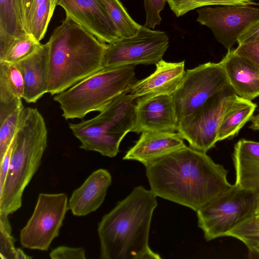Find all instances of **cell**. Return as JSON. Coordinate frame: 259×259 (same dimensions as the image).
I'll use <instances>...</instances> for the list:
<instances>
[{
  "instance_id": "1",
  "label": "cell",
  "mask_w": 259,
  "mask_h": 259,
  "mask_svg": "<svg viewBox=\"0 0 259 259\" xmlns=\"http://www.w3.org/2000/svg\"><path fill=\"white\" fill-rule=\"evenodd\" d=\"M157 196L197 211L231 189L228 171L206 152L185 146L146 167Z\"/></svg>"
},
{
  "instance_id": "2",
  "label": "cell",
  "mask_w": 259,
  "mask_h": 259,
  "mask_svg": "<svg viewBox=\"0 0 259 259\" xmlns=\"http://www.w3.org/2000/svg\"><path fill=\"white\" fill-rule=\"evenodd\" d=\"M156 196L142 186L105 214L98 224L102 259H159L149 245Z\"/></svg>"
},
{
  "instance_id": "3",
  "label": "cell",
  "mask_w": 259,
  "mask_h": 259,
  "mask_svg": "<svg viewBox=\"0 0 259 259\" xmlns=\"http://www.w3.org/2000/svg\"><path fill=\"white\" fill-rule=\"evenodd\" d=\"M48 93H62L103 69L108 44L66 16L49 41Z\"/></svg>"
},
{
  "instance_id": "4",
  "label": "cell",
  "mask_w": 259,
  "mask_h": 259,
  "mask_svg": "<svg viewBox=\"0 0 259 259\" xmlns=\"http://www.w3.org/2000/svg\"><path fill=\"white\" fill-rule=\"evenodd\" d=\"M47 141L41 114L36 108L24 107L13 139L6 180L0 190V212L9 215L21 207L23 192L40 164Z\"/></svg>"
},
{
  "instance_id": "5",
  "label": "cell",
  "mask_w": 259,
  "mask_h": 259,
  "mask_svg": "<svg viewBox=\"0 0 259 259\" xmlns=\"http://www.w3.org/2000/svg\"><path fill=\"white\" fill-rule=\"evenodd\" d=\"M136 81L135 66L103 68L56 95L54 100L66 120L82 119L89 113L103 110Z\"/></svg>"
},
{
  "instance_id": "6",
  "label": "cell",
  "mask_w": 259,
  "mask_h": 259,
  "mask_svg": "<svg viewBox=\"0 0 259 259\" xmlns=\"http://www.w3.org/2000/svg\"><path fill=\"white\" fill-rule=\"evenodd\" d=\"M136 100L126 93L115 99L96 116L69 128L80 142V148L114 157L120 144L134 126Z\"/></svg>"
},
{
  "instance_id": "7",
  "label": "cell",
  "mask_w": 259,
  "mask_h": 259,
  "mask_svg": "<svg viewBox=\"0 0 259 259\" xmlns=\"http://www.w3.org/2000/svg\"><path fill=\"white\" fill-rule=\"evenodd\" d=\"M257 197L252 191L233 185L198 210V226L206 240L226 236L237 225L255 215Z\"/></svg>"
},
{
  "instance_id": "8",
  "label": "cell",
  "mask_w": 259,
  "mask_h": 259,
  "mask_svg": "<svg viewBox=\"0 0 259 259\" xmlns=\"http://www.w3.org/2000/svg\"><path fill=\"white\" fill-rule=\"evenodd\" d=\"M237 95L229 85L178 123L177 132L189 146L206 152L218 142L220 123Z\"/></svg>"
},
{
  "instance_id": "9",
  "label": "cell",
  "mask_w": 259,
  "mask_h": 259,
  "mask_svg": "<svg viewBox=\"0 0 259 259\" xmlns=\"http://www.w3.org/2000/svg\"><path fill=\"white\" fill-rule=\"evenodd\" d=\"M229 85L221 61L186 70L182 83L172 95L178 123Z\"/></svg>"
},
{
  "instance_id": "10",
  "label": "cell",
  "mask_w": 259,
  "mask_h": 259,
  "mask_svg": "<svg viewBox=\"0 0 259 259\" xmlns=\"http://www.w3.org/2000/svg\"><path fill=\"white\" fill-rule=\"evenodd\" d=\"M168 44L165 32L142 26L136 35L120 37L108 44L103 68L156 64L162 59Z\"/></svg>"
},
{
  "instance_id": "11",
  "label": "cell",
  "mask_w": 259,
  "mask_h": 259,
  "mask_svg": "<svg viewBox=\"0 0 259 259\" xmlns=\"http://www.w3.org/2000/svg\"><path fill=\"white\" fill-rule=\"evenodd\" d=\"M68 210L66 194H39L32 215L20 231L21 245L30 249L48 250L59 236Z\"/></svg>"
},
{
  "instance_id": "12",
  "label": "cell",
  "mask_w": 259,
  "mask_h": 259,
  "mask_svg": "<svg viewBox=\"0 0 259 259\" xmlns=\"http://www.w3.org/2000/svg\"><path fill=\"white\" fill-rule=\"evenodd\" d=\"M197 11V21L208 27L217 41L228 50L247 29L259 21V8L251 5L207 6Z\"/></svg>"
},
{
  "instance_id": "13",
  "label": "cell",
  "mask_w": 259,
  "mask_h": 259,
  "mask_svg": "<svg viewBox=\"0 0 259 259\" xmlns=\"http://www.w3.org/2000/svg\"><path fill=\"white\" fill-rule=\"evenodd\" d=\"M57 6L100 40L110 44L120 38L117 29L100 0H58Z\"/></svg>"
},
{
  "instance_id": "14",
  "label": "cell",
  "mask_w": 259,
  "mask_h": 259,
  "mask_svg": "<svg viewBox=\"0 0 259 259\" xmlns=\"http://www.w3.org/2000/svg\"><path fill=\"white\" fill-rule=\"evenodd\" d=\"M178 126L172 95H159L136 99L132 132H175Z\"/></svg>"
},
{
  "instance_id": "15",
  "label": "cell",
  "mask_w": 259,
  "mask_h": 259,
  "mask_svg": "<svg viewBox=\"0 0 259 259\" xmlns=\"http://www.w3.org/2000/svg\"><path fill=\"white\" fill-rule=\"evenodd\" d=\"M155 65L154 72L131 84L125 93L135 100L159 95H173L184 77L185 61L168 62L162 59Z\"/></svg>"
},
{
  "instance_id": "16",
  "label": "cell",
  "mask_w": 259,
  "mask_h": 259,
  "mask_svg": "<svg viewBox=\"0 0 259 259\" xmlns=\"http://www.w3.org/2000/svg\"><path fill=\"white\" fill-rule=\"evenodd\" d=\"M186 146L177 132L145 131L123 157L148 166L161 157Z\"/></svg>"
},
{
  "instance_id": "17",
  "label": "cell",
  "mask_w": 259,
  "mask_h": 259,
  "mask_svg": "<svg viewBox=\"0 0 259 259\" xmlns=\"http://www.w3.org/2000/svg\"><path fill=\"white\" fill-rule=\"evenodd\" d=\"M49 44L41 45L31 55L16 63L24 80L23 99L34 103L48 93Z\"/></svg>"
},
{
  "instance_id": "18",
  "label": "cell",
  "mask_w": 259,
  "mask_h": 259,
  "mask_svg": "<svg viewBox=\"0 0 259 259\" xmlns=\"http://www.w3.org/2000/svg\"><path fill=\"white\" fill-rule=\"evenodd\" d=\"M111 182V175L107 170H96L72 192L68 200L69 209L77 217L97 210L103 203Z\"/></svg>"
},
{
  "instance_id": "19",
  "label": "cell",
  "mask_w": 259,
  "mask_h": 259,
  "mask_svg": "<svg viewBox=\"0 0 259 259\" xmlns=\"http://www.w3.org/2000/svg\"><path fill=\"white\" fill-rule=\"evenodd\" d=\"M229 84L239 97L252 101L259 96V68L228 50L221 61Z\"/></svg>"
},
{
  "instance_id": "20",
  "label": "cell",
  "mask_w": 259,
  "mask_h": 259,
  "mask_svg": "<svg viewBox=\"0 0 259 259\" xmlns=\"http://www.w3.org/2000/svg\"><path fill=\"white\" fill-rule=\"evenodd\" d=\"M233 161L237 186L255 193L257 197L255 215H259V142L239 140L234 146Z\"/></svg>"
},
{
  "instance_id": "21",
  "label": "cell",
  "mask_w": 259,
  "mask_h": 259,
  "mask_svg": "<svg viewBox=\"0 0 259 259\" xmlns=\"http://www.w3.org/2000/svg\"><path fill=\"white\" fill-rule=\"evenodd\" d=\"M27 33L21 19L18 0H0V60L16 39Z\"/></svg>"
},
{
  "instance_id": "22",
  "label": "cell",
  "mask_w": 259,
  "mask_h": 259,
  "mask_svg": "<svg viewBox=\"0 0 259 259\" xmlns=\"http://www.w3.org/2000/svg\"><path fill=\"white\" fill-rule=\"evenodd\" d=\"M256 106L251 101L237 96L224 113L218 131V142L236 136L250 120Z\"/></svg>"
},
{
  "instance_id": "23",
  "label": "cell",
  "mask_w": 259,
  "mask_h": 259,
  "mask_svg": "<svg viewBox=\"0 0 259 259\" xmlns=\"http://www.w3.org/2000/svg\"><path fill=\"white\" fill-rule=\"evenodd\" d=\"M24 80L16 64L0 61V102L23 99Z\"/></svg>"
},
{
  "instance_id": "24",
  "label": "cell",
  "mask_w": 259,
  "mask_h": 259,
  "mask_svg": "<svg viewBox=\"0 0 259 259\" xmlns=\"http://www.w3.org/2000/svg\"><path fill=\"white\" fill-rule=\"evenodd\" d=\"M114 23L120 37L136 35L142 25L130 16L119 0H100Z\"/></svg>"
},
{
  "instance_id": "25",
  "label": "cell",
  "mask_w": 259,
  "mask_h": 259,
  "mask_svg": "<svg viewBox=\"0 0 259 259\" xmlns=\"http://www.w3.org/2000/svg\"><path fill=\"white\" fill-rule=\"evenodd\" d=\"M50 0H33L29 16V31L38 41L44 38L50 21Z\"/></svg>"
},
{
  "instance_id": "26",
  "label": "cell",
  "mask_w": 259,
  "mask_h": 259,
  "mask_svg": "<svg viewBox=\"0 0 259 259\" xmlns=\"http://www.w3.org/2000/svg\"><path fill=\"white\" fill-rule=\"evenodd\" d=\"M254 0H167L171 10L180 17L188 12L203 7L212 5H251Z\"/></svg>"
},
{
  "instance_id": "27",
  "label": "cell",
  "mask_w": 259,
  "mask_h": 259,
  "mask_svg": "<svg viewBox=\"0 0 259 259\" xmlns=\"http://www.w3.org/2000/svg\"><path fill=\"white\" fill-rule=\"evenodd\" d=\"M41 45L31 34L27 33L13 42L1 61L16 64L33 54Z\"/></svg>"
},
{
  "instance_id": "28",
  "label": "cell",
  "mask_w": 259,
  "mask_h": 259,
  "mask_svg": "<svg viewBox=\"0 0 259 259\" xmlns=\"http://www.w3.org/2000/svg\"><path fill=\"white\" fill-rule=\"evenodd\" d=\"M226 236L241 241L248 250L259 243V220L254 215L237 225Z\"/></svg>"
},
{
  "instance_id": "29",
  "label": "cell",
  "mask_w": 259,
  "mask_h": 259,
  "mask_svg": "<svg viewBox=\"0 0 259 259\" xmlns=\"http://www.w3.org/2000/svg\"><path fill=\"white\" fill-rule=\"evenodd\" d=\"M17 109L0 121V160L3 157L15 136L21 110Z\"/></svg>"
},
{
  "instance_id": "30",
  "label": "cell",
  "mask_w": 259,
  "mask_h": 259,
  "mask_svg": "<svg viewBox=\"0 0 259 259\" xmlns=\"http://www.w3.org/2000/svg\"><path fill=\"white\" fill-rule=\"evenodd\" d=\"M166 2L167 0H144L146 15L144 26L153 29L160 24V12Z\"/></svg>"
},
{
  "instance_id": "31",
  "label": "cell",
  "mask_w": 259,
  "mask_h": 259,
  "mask_svg": "<svg viewBox=\"0 0 259 259\" xmlns=\"http://www.w3.org/2000/svg\"><path fill=\"white\" fill-rule=\"evenodd\" d=\"M234 52L259 68V37L238 45Z\"/></svg>"
},
{
  "instance_id": "32",
  "label": "cell",
  "mask_w": 259,
  "mask_h": 259,
  "mask_svg": "<svg viewBox=\"0 0 259 259\" xmlns=\"http://www.w3.org/2000/svg\"><path fill=\"white\" fill-rule=\"evenodd\" d=\"M12 231L0 228V256L2 259H15V239Z\"/></svg>"
},
{
  "instance_id": "33",
  "label": "cell",
  "mask_w": 259,
  "mask_h": 259,
  "mask_svg": "<svg viewBox=\"0 0 259 259\" xmlns=\"http://www.w3.org/2000/svg\"><path fill=\"white\" fill-rule=\"evenodd\" d=\"M52 259H84L85 251L82 247H72L60 246L50 253Z\"/></svg>"
},
{
  "instance_id": "34",
  "label": "cell",
  "mask_w": 259,
  "mask_h": 259,
  "mask_svg": "<svg viewBox=\"0 0 259 259\" xmlns=\"http://www.w3.org/2000/svg\"><path fill=\"white\" fill-rule=\"evenodd\" d=\"M13 146V140L10 144L5 154L2 158V159L0 160V190H1L3 188L6 180L10 163Z\"/></svg>"
},
{
  "instance_id": "35",
  "label": "cell",
  "mask_w": 259,
  "mask_h": 259,
  "mask_svg": "<svg viewBox=\"0 0 259 259\" xmlns=\"http://www.w3.org/2000/svg\"><path fill=\"white\" fill-rule=\"evenodd\" d=\"M33 2V0H18L21 19L24 28L28 33H29V16Z\"/></svg>"
},
{
  "instance_id": "36",
  "label": "cell",
  "mask_w": 259,
  "mask_h": 259,
  "mask_svg": "<svg viewBox=\"0 0 259 259\" xmlns=\"http://www.w3.org/2000/svg\"><path fill=\"white\" fill-rule=\"evenodd\" d=\"M259 37V21L247 29L238 39V45Z\"/></svg>"
},
{
  "instance_id": "37",
  "label": "cell",
  "mask_w": 259,
  "mask_h": 259,
  "mask_svg": "<svg viewBox=\"0 0 259 259\" xmlns=\"http://www.w3.org/2000/svg\"><path fill=\"white\" fill-rule=\"evenodd\" d=\"M249 121H251L249 128L254 131H259V111L256 115H252Z\"/></svg>"
},
{
  "instance_id": "38",
  "label": "cell",
  "mask_w": 259,
  "mask_h": 259,
  "mask_svg": "<svg viewBox=\"0 0 259 259\" xmlns=\"http://www.w3.org/2000/svg\"><path fill=\"white\" fill-rule=\"evenodd\" d=\"M249 256L251 258H259V243L248 249Z\"/></svg>"
},
{
  "instance_id": "39",
  "label": "cell",
  "mask_w": 259,
  "mask_h": 259,
  "mask_svg": "<svg viewBox=\"0 0 259 259\" xmlns=\"http://www.w3.org/2000/svg\"><path fill=\"white\" fill-rule=\"evenodd\" d=\"M32 257V256H28L26 253H25V252L21 248H16L15 259H29L31 258Z\"/></svg>"
},
{
  "instance_id": "40",
  "label": "cell",
  "mask_w": 259,
  "mask_h": 259,
  "mask_svg": "<svg viewBox=\"0 0 259 259\" xmlns=\"http://www.w3.org/2000/svg\"><path fill=\"white\" fill-rule=\"evenodd\" d=\"M58 0H50V13L51 17L53 16L54 10L57 6V2Z\"/></svg>"
},
{
  "instance_id": "41",
  "label": "cell",
  "mask_w": 259,
  "mask_h": 259,
  "mask_svg": "<svg viewBox=\"0 0 259 259\" xmlns=\"http://www.w3.org/2000/svg\"><path fill=\"white\" fill-rule=\"evenodd\" d=\"M255 217L256 219H257L258 220H259V215H255Z\"/></svg>"
}]
</instances>
